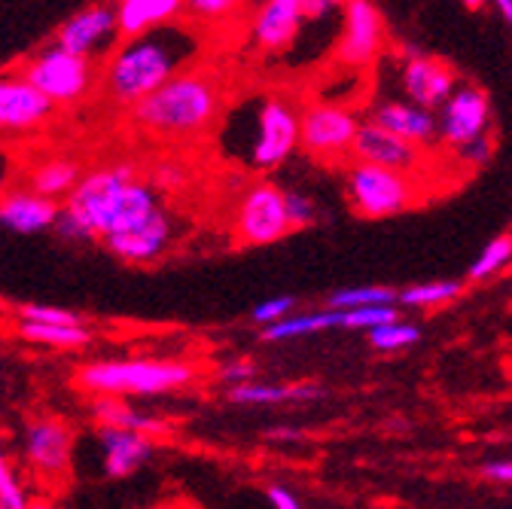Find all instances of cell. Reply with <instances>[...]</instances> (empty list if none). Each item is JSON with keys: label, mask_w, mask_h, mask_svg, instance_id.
Returning a JSON list of instances; mask_svg holds the SVG:
<instances>
[{"label": "cell", "mask_w": 512, "mask_h": 509, "mask_svg": "<svg viewBox=\"0 0 512 509\" xmlns=\"http://www.w3.org/2000/svg\"><path fill=\"white\" fill-rule=\"evenodd\" d=\"M199 49L192 31L165 25L138 40H122L104 65V92L113 104L138 107L168 80L186 71Z\"/></svg>", "instance_id": "cell-1"}, {"label": "cell", "mask_w": 512, "mask_h": 509, "mask_svg": "<svg viewBox=\"0 0 512 509\" xmlns=\"http://www.w3.org/2000/svg\"><path fill=\"white\" fill-rule=\"evenodd\" d=\"M223 110V86L211 71L186 68L147 101L132 107V122L156 138H196Z\"/></svg>", "instance_id": "cell-2"}, {"label": "cell", "mask_w": 512, "mask_h": 509, "mask_svg": "<svg viewBox=\"0 0 512 509\" xmlns=\"http://www.w3.org/2000/svg\"><path fill=\"white\" fill-rule=\"evenodd\" d=\"M135 180H138V171L128 162L89 171L61 208V217L55 226L58 235L68 241H92V238L104 241L125 189Z\"/></svg>", "instance_id": "cell-3"}, {"label": "cell", "mask_w": 512, "mask_h": 509, "mask_svg": "<svg viewBox=\"0 0 512 509\" xmlns=\"http://www.w3.org/2000/svg\"><path fill=\"white\" fill-rule=\"evenodd\" d=\"M196 381V369L180 360H101L77 372V385L98 397H156Z\"/></svg>", "instance_id": "cell-4"}, {"label": "cell", "mask_w": 512, "mask_h": 509, "mask_svg": "<svg viewBox=\"0 0 512 509\" xmlns=\"http://www.w3.org/2000/svg\"><path fill=\"white\" fill-rule=\"evenodd\" d=\"M345 189H348V202L357 211V217L384 220V217H397V214L409 211L412 205H418L424 183H421V177L351 162V168L345 171Z\"/></svg>", "instance_id": "cell-5"}, {"label": "cell", "mask_w": 512, "mask_h": 509, "mask_svg": "<svg viewBox=\"0 0 512 509\" xmlns=\"http://www.w3.org/2000/svg\"><path fill=\"white\" fill-rule=\"evenodd\" d=\"M302 110L281 95H266L253 113V138L247 165L253 171H275L299 147Z\"/></svg>", "instance_id": "cell-6"}, {"label": "cell", "mask_w": 512, "mask_h": 509, "mask_svg": "<svg viewBox=\"0 0 512 509\" xmlns=\"http://www.w3.org/2000/svg\"><path fill=\"white\" fill-rule=\"evenodd\" d=\"M22 77L52 104H74L89 95L95 80V65L89 58H80L61 46L40 49L28 65L22 68Z\"/></svg>", "instance_id": "cell-7"}, {"label": "cell", "mask_w": 512, "mask_h": 509, "mask_svg": "<svg viewBox=\"0 0 512 509\" xmlns=\"http://www.w3.org/2000/svg\"><path fill=\"white\" fill-rule=\"evenodd\" d=\"M357 132H360V122L351 107L333 104V101H314L302 110L299 147L308 156L324 159V162L351 159Z\"/></svg>", "instance_id": "cell-8"}, {"label": "cell", "mask_w": 512, "mask_h": 509, "mask_svg": "<svg viewBox=\"0 0 512 509\" xmlns=\"http://www.w3.org/2000/svg\"><path fill=\"white\" fill-rule=\"evenodd\" d=\"M293 232L287 217V193L275 183H256L235 214V241L241 247H263L287 238Z\"/></svg>", "instance_id": "cell-9"}, {"label": "cell", "mask_w": 512, "mask_h": 509, "mask_svg": "<svg viewBox=\"0 0 512 509\" xmlns=\"http://www.w3.org/2000/svg\"><path fill=\"white\" fill-rule=\"evenodd\" d=\"M351 162H363V165L388 168L397 174L421 177V171L427 168V150L412 144V141H403L391 132H384L381 125H375L369 119L360 125V132H357Z\"/></svg>", "instance_id": "cell-10"}, {"label": "cell", "mask_w": 512, "mask_h": 509, "mask_svg": "<svg viewBox=\"0 0 512 509\" xmlns=\"http://www.w3.org/2000/svg\"><path fill=\"white\" fill-rule=\"evenodd\" d=\"M342 37L336 58L345 68H366L384 46V16L369 0H351L342 7Z\"/></svg>", "instance_id": "cell-11"}, {"label": "cell", "mask_w": 512, "mask_h": 509, "mask_svg": "<svg viewBox=\"0 0 512 509\" xmlns=\"http://www.w3.org/2000/svg\"><path fill=\"white\" fill-rule=\"evenodd\" d=\"M491 125V101L479 86H461L439 113V138L455 147L470 150L476 141L488 138Z\"/></svg>", "instance_id": "cell-12"}, {"label": "cell", "mask_w": 512, "mask_h": 509, "mask_svg": "<svg viewBox=\"0 0 512 509\" xmlns=\"http://www.w3.org/2000/svg\"><path fill=\"white\" fill-rule=\"evenodd\" d=\"M403 89L421 110H442L458 92V71L442 58L433 55H412L403 65Z\"/></svg>", "instance_id": "cell-13"}, {"label": "cell", "mask_w": 512, "mask_h": 509, "mask_svg": "<svg viewBox=\"0 0 512 509\" xmlns=\"http://www.w3.org/2000/svg\"><path fill=\"white\" fill-rule=\"evenodd\" d=\"M119 37V25H116V7H86L80 13H74L68 22H64L55 34V46L68 49L80 58H89L110 49V43Z\"/></svg>", "instance_id": "cell-14"}, {"label": "cell", "mask_w": 512, "mask_h": 509, "mask_svg": "<svg viewBox=\"0 0 512 509\" xmlns=\"http://www.w3.org/2000/svg\"><path fill=\"white\" fill-rule=\"evenodd\" d=\"M174 238V217L159 208L153 217H147L144 223H138L135 229H128V232H119L113 238H107V250L113 253V257H119L122 263H153L159 260L162 253L168 250Z\"/></svg>", "instance_id": "cell-15"}, {"label": "cell", "mask_w": 512, "mask_h": 509, "mask_svg": "<svg viewBox=\"0 0 512 509\" xmlns=\"http://www.w3.org/2000/svg\"><path fill=\"white\" fill-rule=\"evenodd\" d=\"M305 10L302 0H269L260 10H256L250 22V34L256 49L263 52H287L296 37L305 28Z\"/></svg>", "instance_id": "cell-16"}, {"label": "cell", "mask_w": 512, "mask_h": 509, "mask_svg": "<svg viewBox=\"0 0 512 509\" xmlns=\"http://www.w3.org/2000/svg\"><path fill=\"white\" fill-rule=\"evenodd\" d=\"M52 101H46L22 74L0 77V132H31L52 116Z\"/></svg>", "instance_id": "cell-17"}, {"label": "cell", "mask_w": 512, "mask_h": 509, "mask_svg": "<svg viewBox=\"0 0 512 509\" xmlns=\"http://www.w3.org/2000/svg\"><path fill=\"white\" fill-rule=\"evenodd\" d=\"M71 445H74L71 430L64 427L61 421H55V418H46V421H34L28 427L25 455H28V464L37 473L61 476V473H68V467H71Z\"/></svg>", "instance_id": "cell-18"}, {"label": "cell", "mask_w": 512, "mask_h": 509, "mask_svg": "<svg viewBox=\"0 0 512 509\" xmlns=\"http://www.w3.org/2000/svg\"><path fill=\"white\" fill-rule=\"evenodd\" d=\"M372 122L381 125L384 132H391L403 141H412L424 150H430L439 138V119L415 104H400V101L378 104L372 110Z\"/></svg>", "instance_id": "cell-19"}, {"label": "cell", "mask_w": 512, "mask_h": 509, "mask_svg": "<svg viewBox=\"0 0 512 509\" xmlns=\"http://www.w3.org/2000/svg\"><path fill=\"white\" fill-rule=\"evenodd\" d=\"M61 208L58 202H49L37 193H4L0 196V226L19 235H37L52 226H58Z\"/></svg>", "instance_id": "cell-20"}, {"label": "cell", "mask_w": 512, "mask_h": 509, "mask_svg": "<svg viewBox=\"0 0 512 509\" xmlns=\"http://www.w3.org/2000/svg\"><path fill=\"white\" fill-rule=\"evenodd\" d=\"M98 442H101V449H104V473L110 479L132 476L153 455V439L144 436V433H132V430L101 427L98 430Z\"/></svg>", "instance_id": "cell-21"}, {"label": "cell", "mask_w": 512, "mask_h": 509, "mask_svg": "<svg viewBox=\"0 0 512 509\" xmlns=\"http://www.w3.org/2000/svg\"><path fill=\"white\" fill-rule=\"evenodd\" d=\"M186 10L180 0H122L116 4V25L122 40H138L165 25H174Z\"/></svg>", "instance_id": "cell-22"}, {"label": "cell", "mask_w": 512, "mask_h": 509, "mask_svg": "<svg viewBox=\"0 0 512 509\" xmlns=\"http://www.w3.org/2000/svg\"><path fill=\"white\" fill-rule=\"evenodd\" d=\"M83 168L77 159L71 156H52V159H43L31 177H28V186H31V193L49 199V202H58L61 196L64 199H71V193L80 186L83 180Z\"/></svg>", "instance_id": "cell-23"}, {"label": "cell", "mask_w": 512, "mask_h": 509, "mask_svg": "<svg viewBox=\"0 0 512 509\" xmlns=\"http://www.w3.org/2000/svg\"><path fill=\"white\" fill-rule=\"evenodd\" d=\"M92 415L101 427H113V430H132V433H144L150 439L171 433V427L159 418L150 415H138L132 406H128L122 397H98L92 403Z\"/></svg>", "instance_id": "cell-24"}, {"label": "cell", "mask_w": 512, "mask_h": 509, "mask_svg": "<svg viewBox=\"0 0 512 509\" xmlns=\"http://www.w3.org/2000/svg\"><path fill=\"white\" fill-rule=\"evenodd\" d=\"M330 327H342V311H314V314H296L287 317V321L266 327L263 339L266 342H281V339H296V336H308V333H320V330H330Z\"/></svg>", "instance_id": "cell-25"}, {"label": "cell", "mask_w": 512, "mask_h": 509, "mask_svg": "<svg viewBox=\"0 0 512 509\" xmlns=\"http://www.w3.org/2000/svg\"><path fill=\"white\" fill-rule=\"evenodd\" d=\"M19 336L49 348H83L92 339L83 324H19Z\"/></svg>", "instance_id": "cell-26"}, {"label": "cell", "mask_w": 512, "mask_h": 509, "mask_svg": "<svg viewBox=\"0 0 512 509\" xmlns=\"http://www.w3.org/2000/svg\"><path fill=\"white\" fill-rule=\"evenodd\" d=\"M400 296L391 287H348L330 296L333 311H354V308H369V305H394Z\"/></svg>", "instance_id": "cell-27"}, {"label": "cell", "mask_w": 512, "mask_h": 509, "mask_svg": "<svg viewBox=\"0 0 512 509\" xmlns=\"http://www.w3.org/2000/svg\"><path fill=\"white\" fill-rule=\"evenodd\" d=\"M461 281H430V284H415L409 290L400 293L403 305H415V308H433V305H445L461 296Z\"/></svg>", "instance_id": "cell-28"}, {"label": "cell", "mask_w": 512, "mask_h": 509, "mask_svg": "<svg viewBox=\"0 0 512 509\" xmlns=\"http://www.w3.org/2000/svg\"><path fill=\"white\" fill-rule=\"evenodd\" d=\"M512 260V232H503L491 238V244L479 253V260L470 266V281H485L494 272H500Z\"/></svg>", "instance_id": "cell-29"}, {"label": "cell", "mask_w": 512, "mask_h": 509, "mask_svg": "<svg viewBox=\"0 0 512 509\" xmlns=\"http://www.w3.org/2000/svg\"><path fill=\"white\" fill-rule=\"evenodd\" d=\"M229 400L232 403H244V406H263V403H284L293 400V385H238L229 388Z\"/></svg>", "instance_id": "cell-30"}, {"label": "cell", "mask_w": 512, "mask_h": 509, "mask_svg": "<svg viewBox=\"0 0 512 509\" xmlns=\"http://www.w3.org/2000/svg\"><path fill=\"white\" fill-rule=\"evenodd\" d=\"M397 321V308L394 305H369V308H354L342 311V327L348 330H378Z\"/></svg>", "instance_id": "cell-31"}, {"label": "cell", "mask_w": 512, "mask_h": 509, "mask_svg": "<svg viewBox=\"0 0 512 509\" xmlns=\"http://www.w3.org/2000/svg\"><path fill=\"white\" fill-rule=\"evenodd\" d=\"M418 339H421L418 327L403 324V321H394L388 327H378V330L369 333V345L378 348V351H400L406 345H415Z\"/></svg>", "instance_id": "cell-32"}, {"label": "cell", "mask_w": 512, "mask_h": 509, "mask_svg": "<svg viewBox=\"0 0 512 509\" xmlns=\"http://www.w3.org/2000/svg\"><path fill=\"white\" fill-rule=\"evenodd\" d=\"M22 324H80V314L58 305H19L16 308Z\"/></svg>", "instance_id": "cell-33"}, {"label": "cell", "mask_w": 512, "mask_h": 509, "mask_svg": "<svg viewBox=\"0 0 512 509\" xmlns=\"http://www.w3.org/2000/svg\"><path fill=\"white\" fill-rule=\"evenodd\" d=\"M0 506H4V509H28V506H31L28 494L22 491L16 473H13L10 464H7L4 449H0Z\"/></svg>", "instance_id": "cell-34"}, {"label": "cell", "mask_w": 512, "mask_h": 509, "mask_svg": "<svg viewBox=\"0 0 512 509\" xmlns=\"http://www.w3.org/2000/svg\"><path fill=\"white\" fill-rule=\"evenodd\" d=\"M296 308V299L293 296H278V299H269V302H260L253 308V321L256 324H263V327H275L281 321H287L290 311Z\"/></svg>", "instance_id": "cell-35"}, {"label": "cell", "mask_w": 512, "mask_h": 509, "mask_svg": "<svg viewBox=\"0 0 512 509\" xmlns=\"http://www.w3.org/2000/svg\"><path fill=\"white\" fill-rule=\"evenodd\" d=\"M287 217L293 229H305L314 223V205L302 193H287Z\"/></svg>", "instance_id": "cell-36"}, {"label": "cell", "mask_w": 512, "mask_h": 509, "mask_svg": "<svg viewBox=\"0 0 512 509\" xmlns=\"http://www.w3.org/2000/svg\"><path fill=\"white\" fill-rule=\"evenodd\" d=\"M186 10L189 13H196L199 19L202 16H223V13H232V10H238V4L235 0H192V4H186Z\"/></svg>", "instance_id": "cell-37"}, {"label": "cell", "mask_w": 512, "mask_h": 509, "mask_svg": "<svg viewBox=\"0 0 512 509\" xmlns=\"http://www.w3.org/2000/svg\"><path fill=\"white\" fill-rule=\"evenodd\" d=\"M256 375V366L253 363H241V360H235V363H229V366H223L220 369V378L226 381V385H232V388H238V385H250V378Z\"/></svg>", "instance_id": "cell-38"}, {"label": "cell", "mask_w": 512, "mask_h": 509, "mask_svg": "<svg viewBox=\"0 0 512 509\" xmlns=\"http://www.w3.org/2000/svg\"><path fill=\"white\" fill-rule=\"evenodd\" d=\"M269 500H272L275 509H302L299 500H296L287 488H281V485H272V488H269Z\"/></svg>", "instance_id": "cell-39"}, {"label": "cell", "mask_w": 512, "mask_h": 509, "mask_svg": "<svg viewBox=\"0 0 512 509\" xmlns=\"http://www.w3.org/2000/svg\"><path fill=\"white\" fill-rule=\"evenodd\" d=\"M482 476L491 482H512V461H500V464H485Z\"/></svg>", "instance_id": "cell-40"}, {"label": "cell", "mask_w": 512, "mask_h": 509, "mask_svg": "<svg viewBox=\"0 0 512 509\" xmlns=\"http://www.w3.org/2000/svg\"><path fill=\"white\" fill-rule=\"evenodd\" d=\"M183 183V174L177 168H165L162 174H156V189H165V186H180Z\"/></svg>", "instance_id": "cell-41"}, {"label": "cell", "mask_w": 512, "mask_h": 509, "mask_svg": "<svg viewBox=\"0 0 512 509\" xmlns=\"http://www.w3.org/2000/svg\"><path fill=\"white\" fill-rule=\"evenodd\" d=\"M7 177H10V159H7V153H4V150H0V189H4Z\"/></svg>", "instance_id": "cell-42"}, {"label": "cell", "mask_w": 512, "mask_h": 509, "mask_svg": "<svg viewBox=\"0 0 512 509\" xmlns=\"http://www.w3.org/2000/svg\"><path fill=\"white\" fill-rule=\"evenodd\" d=\"M266 436H269V439H299L302 433H299V430H281V427H278V430H269Z\"/></svg>", "instance_id": "cell-43"}, {"label": "cell", "mask_w": 512, "mask_h": 509, "mask_svg": "<svg viewBox=\"0 0 512 509\" xmlns=\"http://www.w3.org/2000/svg\"><path fill=\"white\" fill-rule=\"evenodd\" d=\"M497 10L503 13V19H506V25L512 28V0H500V4H497Z\"/></svg>", "instance_id": "cell-44"}, {"label": "cell", "mask_w": 512, "mask_h": 509, "mask_svg": "<svg viewBox=\"0 0 512 509\" xmlns=\"http://www.w3.org/2000/svg\"><path fill=\"white\" fill-rule=\"evenodd\" d=\"M28 509H55L46 497H37V500H31V506Z\"/></svg>", "instance_id": "cell-45"}, {"label": "cell", "mask_w": 512, "mask_h": 509, "mask_svg": "<svg viewBox=\"0 0 512 509\" xmlns=\"http://www.w3.org/2000/svg\"><path fill=\"white\" fill-rule=\"evenodd\" d=\"M0 509H4V506H0Z\"/></svg>", "instance_id": "cell-46"}]
</instances>
